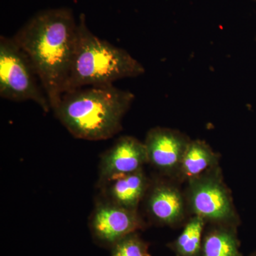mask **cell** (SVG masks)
<instances>
[{
  "label": "cell",
  "mask_w": 256,
  "mask_h": 256,
  "mask_svg": "<svg viewBox=\"0 0 256 256\" xmlns=\"http://www.w3.org/2000/svg\"><path fill=\"white\" fill-rule=\"evenodd\" d=\"M77 28L72 10L55 8L37 12L12 36L31 60L53 110L65 92Z\"/></svg>",
  "instance_id": "1"
},
{
  "label": "cell",
  "mask_w": 256,
  "mask_h": 256,
  "mask_svg": "<svg viewBox=\"0 0 256 256\" xmlns=\"http://www.w3.org/2000/svg\"><path fill=\"white\" fill-rule=\"evenodd\" d=\"M134 99L132 92L112 84L82 87L64 92L54 112L74 138L105 140L122 130Z\"/></svg>",
  "instance_id": "2"
},
{
  "label": "cell",
  "mask_w": 256,
  "mask_h": 256,
  "mask_svg": "<svg viewBox=\"0 0 256 256\" xmlns=\"http://www.w3.org/2000/svg\"><path fill=\"white\" fill-rule=\"evenodd\" d=\"M144 66L127 50L96 36L79 15L77 38L65 92L86 86L111 85L120 79L144 74Z\"/></svg>",
  "instance_id": "3"
},
{
  "label": "cell",
  "mask_w": 256,
  "mask_h": 256,
  "mask_svg": "<svg viewBox=\"0 0 256 256\" xmlns=\"http://www.w3.org/2000/svg\"><path fill=\"white\" fill-rule=\"evenodd\" d=\"M0 96L34 101L45 114L52 109L31 60L12 37L0 36Z\"/></svg>",
  "instance_id": "4"
},
{
  "label": "cell",
  "mask_w": 256,
  "mask_h": 256,
  "mask_svg": "<svg viewBox=\"0 0 256 256\" xmlns=\"http://www.w3.org/2000/svg\"><path fill=\"white\" fill-rule=\"evenodd\" d=\"M186 183L184 194L192 216L210 225L238 226V214L220 168Z\"/></svg>",
  "instance_id": "5"
},
{
  "label": "cell",
  "mask_w": 256,
  "mask_h": 256,
  "mask_svg": "<svg viewBox=\"0 0 256 256\" xmlns=\"http://www.w3.org/2000/svg\"><path fill=\"white\" fill-rule=\"evenodd\" d=\"M89 227L98 244L111 248L121 239L146 228V224L138 210L100 198L90 215Z\"/></svg>",
  "instance_id": "6"
},
{
  "label": "cell",
  "mask_w": 256,
  "mask_h": 256,
  "mask_svg": "<svg viewBox=\"0 0 256 256\" xmlns=\"http://www.w3.org/2000/svg\"><path fill=\"white\" fill-rule=\"evenodd\" d=\"M191 140L176 130L156 127L146 133L148 164L162 174L176 178L182 160Z\"/></svg>",
  "instance_id": "7"
},
{
  "label": "cell",
  "mask_w": 256,
  "mask_h": 256,
  "mask_svg": "<svg viewBox=\"0 0 256 256\" xmlns=\"http://www.w3.org/2000/svg\"><path fill=\"white\" fill-rule=\"evenodd\" d=\"M148 164L144 142L131 136L118 138L101 156L99 186L114 178L136 172Z\"/></svg>",
  "instance_id": "8"
},
{
  "label": "cell",
  "mask_w": 256,
  "mask_h": 256,
  "mask_svg": "<svg viewBox=\"0 0 256 256\" xmlns=\"http://www.w3.org/2000/svg\"><path fill=\"white\" fill-rule=\"evenodd\" d=\"M144 201L150 218L162 226L178 225L188 210L184 193L169 182H151Z\"/></svg>",
  "instance_id": "9"
},
{
  "label": "cell",
  "mask_w": 256,
  "mask_h": 256,
  "mask_svg": "<svg viewBox=\"0 0 256 256\" xmlns=\"http://www.w3.org/2000/svg\"><path fill=\"white\" fill-rule=\"evenodd\" d=\"M150 183L144 170H140L114 178L100 186L102 198L128 210H138Z\"/></svg>",
  "instance_id": "10"
},
{
  "label": "cell",
  "mask_w": 256,
  "mask_h": 256,
  "mask_svg": "<svg viewBox=\"0 0 256 256\" xmlns=\"http://www.w3.org/2000/svg\"><path fill=\"white\" fill-rule=\"evenodd\" d=\"M220 156L201 140H191L182 160L178 178L181 182L191 181L220 168Z\"/></svg>",
  "instance_id": "11"
},
{
  "label": "cell",
  "mask_w": 256,
  "mask_h": 256,
  "mask_svg": "<svg viewBox=\"0 0 256 256\" xmlns=\"http://www.w3.org/2000/svg\"><path fill=\"white\" fill-rule=\"evenodd\" d=\"M202 256H242L237 227L210 225L204 234Z\"/></svg>",
  "instance_id": "12"
},
{
  "label": "cell",
  "mask_w": 256,
  "mask_h": 256,
  "mask_svg": "<svg viewBox=\"0 0 256 256\" xmlns=\"http://www.w3.org/2000/svg\"><path fill=\"white\" fill-rule=\"evenodd\" d=\"M206 224V222L200 217L192 216L178 238L169 245L175 256H202Z\"/></svg>",
  "instance_id": "13"
},
{
  "label": "cell",
  "mask_w": 256,
  "mask_h": 256,
  "mask_svg": "<svg viewBox=\"0 0 256 256\" xmlns=\"http://www.w3.org/2000/svg\"><path fill=\"white\" fill-rule=\"evenodd\" d=\"M110 256H150L148 252V244L138 232L130 234L111 248Z\"/></svg>",
  "instance_id": "14"
},
{
  "label": "cell",
  "mask_w": 256,
  "mask_h": 256,
  "mask_svg": "<svg viewBox=\"0 0 256 256\" xmlns=\"http://www.w3.org/2000/svg\"><path fill=\"white\" fill-rule=\"evenodd\" d=\"M250 256H256V252H254V254H252V255Z\"/></svg>",
  "instance_id": "15"
},
{
  "label": "cell",
  "mask_w": 256,
  "mask_h": 256,
  "mask_svg": "<svg viewBox=\"0 0 256 256\" xmlns=\"http://www.w3.org/2000/svg\"><path fill=\"white\" fill-rule=\"evenodd\" d=\"M252 1L256 2V0H252Z\"/></svg>",
  "instance_id": "16"
}]
</instances>
